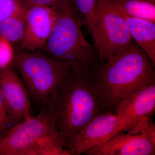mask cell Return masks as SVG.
<instances>
[{"label": "cell", "mask_w": 155, "mask_h": 155, "mask_svg": "<svg viewBox=\"0 0 155 155\" xmlns=\"http://www.w3.org/2000/svg\"><path fill=\"white\" fill-rule=\"evenodd\" d=\"M14 125L11 122L0 118V139L11 130Z\"/></svg>", "instance_id": "20"}, {"label": "cell", "mask_w": 155, "mask_h": 155, "mask_svg": "<svg viewBox=\"0 0 155 155\" xmlns=\"http://www.w3.org/2000/svg\"><path fill=\"white\" fill-rule=\"evenodd\" d=\"M52 7L57 11V18L41 52L89 74L101 62L94 47L84 36L83 25L72 0H60Z\"/></svg>", "instance_id": "3"}, {"label": "cell", "mask_w": 155, "mask_h": 155, "mask_svg": "<svg viewBox=\"0 0 155 155\" xmlns=\"http://www.w3.org/2000/svg\"><path fill=\"white\" fill-rule=\"evenodd\" d=\"M25 155H69L64 142L57 134L41 137Z\"/></svg>", "instance_id": "15"}, {"label": "cell", "mask_w": 155, "mask_h": 155, "mask_svg": "<svg viewBox=\"0 0 155 155\" xmlns=\"http://www.w3.org/2000/svg\"><path fill=\"white\" fill-rule=\"evenodd\" d=\"M88 29L101 64L133 41L116 0H97L94 19Z\"/></svg>", "instance_id": "5"}, {"label": "cell", "mask_w": 155, "mask_h": 155, "mask_svg": "<svg viewBox=\"0 0 155 155\" xmlns=\"http://www.w3.org/2000/svg\"><path fill=\"white\" fill-rule=\"evenodd\" d=\"M28 3L25 32L17 51H41L52 31L57 11L52 7Z\"/></svg>", "instance_id": "9"}, {"label": "cell", "mask_w": 155, "mask_h": 155, "mask_svg": "<svg viewBox=\"0 0 155 155\" xmlns=\"http://www.w3.org/2000/svg\"><path fill=\"white\" fill-rule=\"evenodd\" d=\"M23 0H0V23L25 5Z\"/></svg>", "instance_id": "18"}, {"label": "cell", "mask_w": 155, "mask_h": 155, "mask_svg": "<svg viewBox=\"0 0 155 155\" xmlns=\"http://www.w3.org/2000/svg\"><path fill=\"white\" fill-rule=\"evenodd\" d=\"M155 112V83H153L122 101L116 107V134L140 132L153 123Z\"/></svg>", "instance_id": "6"}, {"label": "cell", "mask_w": 155, "mask_h": 155, "mask_svg": "<svg viewBox=\"0 0 155 155\" xmlns=\"http://www.w3.org/2000/svg\"><path fill=\"white\" fill-rule=\"evenodd\" d=\"M15 53L13 45L5 38L0 36V70L13 65Z\"/></svg>", "instance_id": "17"}, {"label": "cell", "mask_w": 155, "mask_h": 155, "mask_svg": "<svg viewBox=\"0 0 155 155\" xmlns=\"http://www.w3.org/2000/svg\"><path fill=\"white\" fill-rule=\"evenodd\" d=\"M13 65L24 83L31 100L40 109L49 107L71 65L41 51H17Z\"/></svg>", "instance_id": "4"}, {"label": "cell", "mask_w": 155, "mask_h": 155, "mask_svg": "<svg viewBox=\"0 0 155 155\" xmlns=\"http://www.w3.org/2000/svg\"><path fill=\"white\" fill-rule=\"evenodd\" d=\"M28 6L26 2L21 8L0 23V36L7 39L13 45H17L19 47L23 38Z\"/></svg>", "instance_id": "13"}, {"label": "cell", "mask_w": 155, "mask_h": 155, "mask_svg": "<svg viewBox=\"0 0 155 155\" xmlns=\"http://www.w3.org/2000/svg\"><path fill=\"white\" fill-rule=\"evenodd\" d=\"M45 111L66 150L92 119L104 111L89 75L71 68Z\"/></svg>", "instance_id": "2"}, {"label": "cell", "mask_w": 155, "mask_h": 155, "mask_svg": "<svg viewBox=\"0 0 155 155\" xmlns=\"http://www.w3.org/2000/svg\"><path fill=\"white\" fill-rule=\"evenodd\" d=\"M85 155H154V123L139 133L116 134Z\"/></svg>", "instance_id": "8"}, {"label": "cell", "mask_w": 155, "mask_h": 155, "mask_svg": "<svg viewBox=\"0 0 155 155\" xmlns=\"http://www.w3.org/2000/svg\"><path fill=\"white\" fill-rule=\"evenodd\" d=\"M152 1H155V0H152Z\"/></svg>", "instance_id": "22"}, {"label": "cell", "mask_w": 155, "mask_h": 155, "mask_svg": "<svg viewBox=\"0 0 155 155\" xmlns=\"http://www.w3.org/2000/svg\"><path fill=\"white\" fill-rule=\"evenodd\" d=\"M82 25L89 28L94 19L97 0H72Z\"/></svg>", "instance_id": "16"}, {"label": "cell", "mask_w": 155, "mask_h": 155, "mask_svg": "<svg viewBox=\"0 0 155 155\" xmlns=\"http://www.w3.org/2000/svg\"><path fill=\"white\" fill-rule=\"evenodd\" d=\"M23 1L31 4L53 7L60 0H23Z\"/></svg>", "instance_id": "21"}, {"label": "cell", "mask_w": 155, "mask_h": 155, "mask_svg": "<svg viewBox=\"0 0 155 155\" xmlns=\"http://www.w3.org/2000/svg\"><path fill=\"white\" fill-rule=\"evenodd\" d=\"M122 12L127 16L155 22V1L116 0Z\"/></svg>", "instance_id": "14"}, {"label": "cell", "mask_w": 155, "mask_h": 155, "mask_svg": "<svg viewBox=\"0 0 155 155\" xmlns=\"http://www.w3.org/2000/svg\"><path fill=\"white\" fill-rule=\"evenodd\" d=\"M118 127L116 114L104 111L82 128L67 147L69 155L85 154L116 134Z\"/></svg>", "instance_id": "10"}, {"label": "cell", "mask_w": 155, "mask_h": 155, "mask_svg": "<svg viewBox=\"0 0 155 155\" xmlns=\"http://www.w3.org/2000/svg\"><path fill=\"white\" fill-rule=\"evenodd\" d=\"M121 12L132 40L155 64V22L130 17Z\"/></svg>", "instance_id": "12"}, {"label": "cell", "mask_w": 155, "mask_h": 155, "mask_svg": "<svg viewBox=\"0 0 155 155\" xmlns=\"http://www.w3.org/2000/svg\"><path fill=\"white\" fill-rule=\"evenodd\" d=\"M89 77L104 111L115 113L119 103L155 83V64L132 41L118 51L108 62L96 65Z\"/></svg>", "instance_id": "1"}, {"label": "cell", "mask_w": 155, "mask_h": 155, "mask_svg": "<svg viewBox=\"0 0 155 155\" xmlns=\"http://www.w3.org/2000/svg\"><path fill=\"white\" fill-rule=\"evenodd\" d=\"M0 89L9 113L17 124L33 116L30 97L14 65L0 70Z\"/></svg>", "instance_id": "11"}, {"label": "cell", "mask_w": 155, "mask_h": 155, "mask_svg": "<svg viewBox=\"0 0 155 155\" xmlns=\"http://www.w3.org/2000/svg\"><path fill=\"white\" fill-rule=\"evenodd\" d=\"M0 118L4 120L9 121L14 125L18 124L9 113L1 89H0Z\"/></svg>", "instance_id": "19"}, {"label": "cell", "mask_w": 155, "mask_h": 155, "mask_svg": "<svg viewBox=\"0 0 155 155\" xmlns=\"http://www.w3.org/2000/svg\"><path fill=\"white\" fill-rule=\"evenodd\" d=\"M57 134L46 112L40 111L20 122L0 139V155H25L38 140Z\"/></svg>", "instance_id": "7"}]
</instances>
